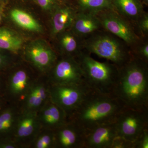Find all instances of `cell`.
Instances as JSON below:
<instances>
[{"label": "cell", "mask_w": 148, "mask_h": 148, "mask_svg": "<svg viewBox=\"0 0 148 148\" xmlns=\"http://www.w3.org/2000/svg\"><path fill=\"white\" fill-rule=\"evenodd\" d=\"M112 94L124 107L148 110L147 63L133 56L119 67Z\"/></svg>", "instance_id": "obj_1"}, {"label": "cell", "mask_w": 148, "mask_h": 148, "mask_svg": "<svg viewBox=\"0 0 148 148\" xmlns=\"http://www.w3.org/2000/svg\"><path fill=\"white\" fill-rule=\"evenodd\" d=\"M112 93L91 90L77 108L69 116L85 132L102 125L113 123L124 108Z\"/></svg>", "instance_id": "obj_2"}, {"label": "cell", "mask_w": 148, "mask_h": 148, "mask_svg": "<svg viewBox=\"0 0 148 148\" xmlns=\"http://www.w3.org/2000/svg\"><path fill=\"white\" fill-rule=\"evenodd\" d=\"M78 57L85 82L88 87L98 92L112 93L119 67L113 63L96 61L87 54L80 53Z\"/></svg>", "instance_id": "obj_3"}, {"label": "cell", "mask_w": 148, "mask_h": 148, "mask_svg": "<svg viewBox=\"0 0 148 148\" xmlns=\"http://www.w3.org/2000/svg\"><path fill=\"white\" fill-rule=\"evenodd\" d=\"M84 45L90 53L111 61L119 68L133 56L116 38L106 34L93 35L85 41Z\"/></svg>", "instance_id": "obj_4"}, {"label": "cell", "mask_w": 148, "mask_h": 148, "mask_svg": "<svg viewBox=\"0 0 148 148\" xmlns=\"http://www.w3.org/2000/svg\"><path fill=\"white\" fill-rule=\"evenodd\" d=\"M118 136L134 143L145 130L148 128V110L124 107L114 122Z\"/></svg>", "instance_id": "obj_5"}, {"label": "cell", "mask_w": 148, "mask_h": 148, "mask_svg": "<svg viewBox=\"0 0 148 148\" xmlns=\"http://www.w3.org/2000/svg\"><path fill=\"white\" fill-rule=\"evenodd\" d=\"M91 90L86 83L71 85L50 84V100L64 110L69 117Z\"/></svg>", "instance_id": "obj_6"}, {"label": "cell", "mask_w": 148, "mask_h": 148, "mask_svg": "<svg viewBox=\"0 0 148 148\" xmlns=\"http://www.w3.org/2000/svg\"><path fill=\"white\" fill-rule=\"evenodd\" d=\"M39 75L35 76L24 68L13 70L5 78L4 96L8 103L20 108L29 89Z\"/></svg>", "instance_id": "obj_7"}, {"label": "cell", "mask_w": 148, "mask_h": 148, "mask_svg": "<svg viewBox=\"0 0 148 148\" xmlns=\"http://www.w3.org/2000/svg\"><path fill=\"white\" fill-rule=\"evenodd\" d=\"M46 75L51 84H77L85 83L79 63L72 56H66L57 59Z\"/></svg>", "instance_id": "obj_8"}, {"label": "cell", "mask_w": 148, "mask_h": 148, "mask_svg": "<svg viewBox=\"0 0 148 148\" xmlns=\"http://www.w3.org/2000/svg\"><path fill=\"white\" fill-rule=\"evenodd\" d=\"M101 26L108 32L121 39L127 44L133 45L139 38L129 22L112 10H103L96 14Z\"/></svg>", "instance_id": "obj_9"}, {"label": "cell", "mask_w": 148, "mask_h": 148, "mask_svg": "<svg viewBox=\"0 0 148 148\" xmlns=\"http://www.w3.org/2000/svg\"><path fill=\"white\" fill-rule=\"evenodd\" d=\"M26 61L39 73L45 75L58 58L54 51L44 41L37 40L30 43L25 51Z\"/></svg>", "instance_id": "obj_10"}, {"label": "cell", "mask_w": 148, "mask_h": 148, "mask_svg": "<svg viewBox=\"0 0 148 148\" xmlns=\"http://www.w3.org/2000/svg\"><path fill=\"white\" fill-rule=\"evenodd\" d=\"M42 128L35 112L21 111L13 135V140L20 148H29Z\"/></svg>", "instance_id": "obj_11"}, {"label": "cell", "mask_w": 148, "mask_h": 148, "mask_svg": "<svg viewBox=\"0 0 148 148\" xmlns=\"http://www.w3.org/2000/svg\"><path fill=\"white\" fill-rule=\"evenodd\" d=\"M50 83L45 75H40L28 91L21 111L37 112L50 99Z\"/></svg>", "instance_id": "obj_12"}, {"label": "cell", "mask_w": 148, "mask_h": 148, "mask_svg": "<svg viewBox=\"0 0 148 148\" xmlns=\"http://www.w3.org/2000/svg\"><path fill=\"white\" fill-rule=\"evenodd\" d=\"M54 131L56 148H85V131L74 122L68 120Z\"/></svg>", "instance_id": "obj_13"}, {"label": "cell", "mask_w": 148, "mask_h": 148, "mask_svg": "<svg viewBox=\"0 0 148 148\" xmlns=\"http://www.w3.org/2000/svg\"><path fill=\"white\" fill-rule=\"evenodd\" d=\"M117 135L114 122L100 125L86 132L85 148H111Z\"/></svg>", "instance_id": "obj_14"}, {"label": "cell", "mask_w": 148, "mask_h": 148, "mask_svg": "<svg viewBox=\"0 0 148 148\" xmlns=\"http://www.w3.org/2000/svg\"><path fill=\"white\" fill-rule=\"evenodd\" d=\"M37 115L42 127L53 131L69 120L66 112L50 99L37 112Z\"/></svg>", "instance_id": "obj_15"}, {"label": "cell", "mask_w": 148, "mask_h": 148, "mask_svg": "<svg viewBox=\"0 0 148 148\" xmlns=\"http://www.w3.org/2000/svg\"><path fill=\"white\" fill-rule=\"evenodd\" d=\"M20 108L8 103L0 111V139H13V135L21 112Z\"/></svg>", "instance_id": "obj_16"}, {"label": "cell", "mask_w": 148, "mask_h": 148, "mask_svg": "<svg viewBox=\"0 0 148 148\" xmlns=\"http://www.w3.org/2000/svg\"><path fill=\"white\" fill-rule=\"evenodd\" d=\"M72 27L75 34L84 37L94 33L102 26L96 14L82 12L76 15Z\"/></svg>", "instance_id": "obj_17"}, {"label": "cell", "mask_w": 148, "mask_h": 148, "mask_svg": "<svg viewBox=\"0 0 148 148\" xmlns=\"http://www.w3.org/2000/svg\"><path fill=\"white\" fill-rule=\"evenodd\" d=\"M76 15L74 11L69 7H61L55 9L51 18L52 34H60L72 27Z\"/></svg>", "instance_id": "obj_18"}, {"label": "cell", "mask_w": 148, "mask_h": 148, "mask_svg": "<svg viewBox=\"0 0 148 148\" xmlns=\"http://www.w3.org/2000/svg\"><path fill=\"white\" fill-rule=\"evenodd\" d=\"M23 44L22 38L15 32L6 28L0 29V49L17 54Z\"/></svg>", "instance_id": "obj_19"}, {"label": "cell", "mask_w": 148, "mask_h": 148, "mask_svg": "<svg viewBox=\"0 0 148 148\" xmlns=\"http://www.w3.org/2000/svg\"><path fill=\"white\" fill-rule=\"evenodd\" d=\"M11 18L17 25L24 29L35 32H40L42 28L34 17L26 12L19 9L11 11Z\"/></svg>", "instance_id": "obj_20"}, {"label": "cell", "mask_w": 148, "mask_h": 148, "mask_svg": "<svg viewBox=\"0 0 148 148\" xmlns=\"http://www.w3.org/2000/svg\"><path fill=\"white\" fill-rule=\"evenodd\" d=\"M116 8L123 16L132 19H138L143 14L142 5L137 0H114Z\"/></svg>", "instance_id": "obj_21"}, {"label": "cell", "mask_w": 148, "mask_h": 148, "mask_svg": "<svg viewBox=\"0 0 148 148\" xmlns=\"http://www.w3.org/2000/svg\"><path fill=\"white\" fill-rule=\"evenodd\" d=\"M82 12L96 14L103 10H114L112 0H78Z\"/></svg>", "instance_id": "obj_22"}, {"label": "cell", "mask_w": 148, "mask_h": 148, "mask_svg": "<svg viewBox=\"0 0 148 148\" xmlns=\"http://www.w3.org/2000/svg\"><path fill=\"white\" fill-rule=\"evenodd\" d=\"M29 148H56L54 131L42 127Z\"/></svg>", "instance_id": "obj_23"}, {"label": "cell", "mask_w": 148, "mask_h": 148, "mask_svg": "<svg viewBox=\"0 0 148 148\" xmlns=\"http://www.w3.org/2000/svg\"><path fill=\"white\" fill-rule=\"evenodd\" d=\"M61 34H62L60 38V42L62 49L67 56L73 57V55L78 51L77 40L71 33H65L64 32Z\"/></svg>", "instance_id": "obj_24"}, {"label": "cell", "mask_w": 148, "mask_h": 148, "mask_svg": "<svg viewBox=\"0 0 148 148\" xmlns=\"http://www.w3.org/2000/svg\"><path fill=\"white\" fill-rule=\"evenodd\" d=\"M111 148H134V143L117 135Z\"/></svg>", "instance_id": "obj_25"}, {"label": "cell", "mask_w": 148, "mask_h": 148, "mask_svg": "<svg viewBox=\"0 0 148 148\" xmlns=\"http://www.w3.org/2000/svg\"><path fill=\"white\" fill-rule=\"evenodd\" d=\"M134 148H148V128L145 130L134 143Z\"/></svg>", "instance_id": "obj_26"}, {"label": "cell", "mask_w": 148, "mask_h": 148, "mask_svg": "<svg viewBox=\"0 0 148 148\" xmlns=\"http://www.w3.org/2000/svg\"><path fill=\"white\" fill-rule=\"evenodd\" d=\"M138 26L143 35H146L148 33V13H143L138 19Z\"/></svg>", "instance_id": "obj_27"}, {"label": "cell", "mask_w": 148, "mask_h": 148, "mask_svg": "<svg viewBox=\"0 0 148 148\" xmlns=\"http://www.w3.org/2000/svg\"><path fill=\"white\" fill-rule=\"evenodd\" d=\"M37 3L45 10H53L56 5L57 0H35Z\"/></svg>", "instance_id": "obj_28"}, {"label": "cell", "mask_w": 148, "mask_h": 148, "mask_svg": "<svg viewBox=\"0 0 148 148\" xmlns=\"http://www.w3.org/2000/svg\"><path fill=\"white\" fill-rule=\"evenodd\" d=\"M146 63L148 61V44L146 43L142 45L138 50L137 56H135Z\"/></svg>", "instance_id": "obj_29"}, {"label": "cell", "mask_w": 148, "mask_h": 148, "mask_svg": "<svg viewBox=\"0 0 148 148\" xmlns=\"http://www.w3.org/2000/svg\"><path fill=\"white\" fill-rule=\"evenodd\" d=\"M0 148H20L12 138L0 139Z\"/></svg>", "instance_id": "obj_30"}, {"label": "cell", "mask_w": 148, "mask_h": 148, "mask_svg": "<svg viewBox=\"0 0 148 148\" xmlns=\"http://www.w3.org/2000/svg\"><path fill=\"white\" fill-rule=\"evenodd\" d=\"M10 64V61L8 57L0 53V69H5L8 67Z\"/></svg>", "instance_id": "obj_31"}, {"label": "cell", "mask_w": 148, "mask_h": 148, "mask_svg": "<svg viewBox=\"0 0 148 148\" xmlns=\"http://www.w3.org/2000/svg\"><path fill=\"white\" fill-rule=\"evenodd\" d=\"M5 89V79H2L0 78V95L4 96Z\"/></svg>", "instance_id": "obj_32"}, {"label": "cell", "mask_w": 148, "mask_h": 148, "mask_svg": "<svg viewBox=\"0 0 148 148\" xmlns=\"http://www.w3.org/2000/svg\"><path fill=\"white\" fill-rule=\"evenodd\" d=\"M8 103L6 101L4 96L0 95V111L5 107Z\"/></svg>", "instance_id": "obj_33"}, {"label": "cell", "mask_w": 148, "mask_h": 148, "mask_svg": "<svg viewBox=\"0 0 148 148\" xmlns=\"http://www.w3.org/2000/svg\"><path fill=\"white\" fill-rule=\"evenodd\" d=\"M1 14H0V21H1Z\"/></svg>", "instance_id": "obj_34"}, {"label": "cell", "mask_w": 148, "mask_h": 148, "mask_svg": "<svg viewBox=\"0 0 148 148\" xmlns=\"http://www.w3.org/2000/svg\"></svg>", "instance_id": "obj_35"}]
</instances>
